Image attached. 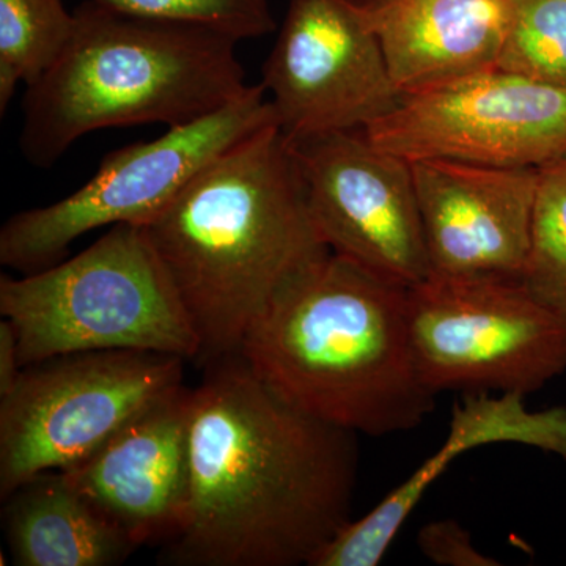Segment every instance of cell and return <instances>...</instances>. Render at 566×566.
I'll return each mask as SVG.
<instances>
[{"label":"cell","instance_id":"6","mask_svg":"<svg viewBox=\"0 0 566 566\" xmlns=\"http://www.w3.org/2000/svg\"><path fill=\"white\" fill-rule=\"evenodd\" d=\"M188 360L150 352L63 354L21 370L0 397V497L33 476L73 471L129 420L185 385Z\"/></svg>","mask_w":566,"mask_h":566},{"label":"cell","instance_id":"21","mask_svg":"<svg viewBox=\"0 0 566 566\" xmlns=\"http://www.w3.org/2000/svg\"><path fill=\"white\" fill-rule=\"evenodd\" d=\"M420 553L441 566H497L499 562L480 553L468 528L455 520L431 521L417 536Z\"/></svg>","mask_w":566,"mask_h":566},{"label":"cell","instance_id":"20","mask_svg":"<svg viewBox=\"0 0 566 566\" xmlns=\"http://www.w3.org/2000/svg\"><path fill=\"white\" fill-rule=\"evenodd\" d=\"M112 9L156 20L207 25L244 41L275 29L270 0H95Z\"/></svg>","mask_w":566,"mask_h":566},{"label":"cell","instance_id":"1","mask_svg":"<svg viewBox=\"0 0 566 566\" xmlns=\"http://www.w3.org/2000/svg\"><path fill=\"white\" fill-rule=\"evenodd\" d=\"M203 370L188 516L159 564L311 566L353 521L357 434L294 408L240 353Z\"/></svg>","mask_w":566,"mask_h":566},{"label":"cell","instance_id":"11","mask_svg":"<svg viewBox=\"0 0 566 566\" xmlns=\"http://www.w3.org/2000/svg\"><path fill=\"white\" fill-rule=\"evenodd\" d=\"M286 140L331 252L406 289L430 277L411 163L364 129Z\"/></svg>","mask_w":566,"mask_h":566},{"label":"cell","instance_id":"18","mask_svg":"<svg viewBox=\"0 0 566 566\" xmlns=\"http://www.w3.org/2000/svg\"><path fill=\"white\" fill-rule=\"evenodd\" d=\"M76 18L63 0H0V65L35 84L61 59Z\"/></svg>","mask_w":566,"mask_h":566},{"label":"cell","instance_id":"7","mask_svg":"<svg viewBox=\"0 0 566 566\" xmlns=\"http://www.w3.org/2000/svg\"><path fill=\"white\" fill-rule=\"evenodd\" d=\"M270 125H277V118L266 88L251 85L208 117L109 153L76 192L3 223L0 263L22 275L39 273L61 263L70 245L92 230L147 226L208 163Z\"/></svg>","mask_w":566,"mask_h":566},{"label":"cell","instance_id":"9","mask_svg":"<svg viewBox=\"0 0 566 566\" xmlns=\"http://www.w3.org/2000/svg\"><path fill=\"white\" fill-rule=\"evenodd\" d=\"M406 161L545 169L566 163V88L504 70L406 93L365 129Z\"/></svg>","mask_w":566,"mask_h":566},{"label":"cell","instance_id":"5","mask_svg":"<svg viewBox=\"0 0 566 566\" xmlns=\"http://www.w3.org/2000/svg\"><path fill=\"white\" fill-rule=\"evenodd\" d=\"M22 368L63 354L150 352L197 363L189 316L144 226L117 223L84 252L0 277Z\"/></svg>","mask_w":566,"mask_h":566},{"label":"cell","instance_id":"22","mask_svg":"<svg viewBox=\"0 0 566 566\" xmlns=\"http://www.w3.org/2000/svg\"><path fill=\"white\" fill-rule=\"evenodd\" d=\"M21 370L17 334L9 319L2 318L0 322V397L13 389Z\"/></svg>","mask_w":566,"mask_h":566},{"label":"cell","instance_id":"3","mask_svg":"<svg viewBox=\"0 0 566 566\" xmlns=\"http://www.w3.org/2000/svg\"><path fill=\"white\" fill-rule=\"evenodd\" d=\"M408 290L331 252L253 323L241 357L323 422L375 438L412 430L436 394L417 368Z\"/></svg>","mask_w":566,"mask_h":566},{"label":"cell","instance_id":"2","mask_svg":"<svg viewBox=\"0 0 566 566\" xmlns=\"http://www.w3.org/2000/svg\"><path fill=\"white\" fill-rule=\"evenodd\" d=\"M144 227L199 338L202 367L240 353L253 323L331 253L277 125L208 163Z\"/></svg>","mask_w":566,"mask_h":566},{"label":"cell","instance_id":"4","mask_svg":"<svg viewBox=\"0 0 566 566\" xmlns=\"http://www.w3.org/2000/svg\"><path fill=\"white\" fill-rule=\"evenodd\" d=\"M73 13L69 46L22 99L18 145L36 169H51L87 134L145 123L188 125L251 87L238 59L241 41L229 33L95 0Z\"/></svg>","mask_w":566,"mask_h":566},{"label":"cell","instance_id":"8","mask_svg":"<svg viewBox=\"0 0 566 566\" xmlns=\"http://www.w3.org/2000/svg\"><path fill=\"white\" fill-rule=\"evenodd\" d=\"M417 368L444 390L528 394L566 371V326L516 279L428 277L408 290Z\"/></svg>","mask_w":566,"mask_h":566},{"label":"cell","instance_id":"15","mask_svg":"<svg viewBox=\"0 0 566 566\" xmlns=\"http://www.w3.org/2000/svg\"><path fill=\"white\" fill-rule=\"evenodd\" d=\"M401 95L497 69L509 0H357Z\"/></svg>","mask_w":566,"mask_h":566},{"label":"cell","instance_id":"16","mask_svg":"<svg viewBox=\"0 0 566 566\" xmlns=\"http://www.w3.org/2000/svg\"><path fill=\"white\" fill-rule=\"evenodd\" d=\"M3 502V532L18 566H117L140 547L65 472L33 476Z\"/></svg>","mask_w":566,"mask_h":566},{"label":"cell","instance_id":"17","mask_svg":"<svg viewBox=\"0 0 566 566\" xmlns=\"http://www.w3.org/2000/svg\"><path fill=\"white\" fill-rule=\"evenodd\" d=\"M520 282L566 326V163L539 170L531 249Z\"/></svg>","mask_w":566,"mask_h":566},{"label":"cell","instance_id":"19","mask_svg":"<svg viewBox=\"0 0 566 566\" xmlns=\"http://www.w3.org/2000/svg\"><path fill=\"white\" fill-rule=\"evenodd\" d=\"M499 70L566 88V0H509Z\"/></svg>","mask_w":566,"mask_h":566},{"label":"cell","instance_id":"13","mask_svg":"<svg viewBox=\"0 0 566 566\" xmlns=\"http://www.w3.org/2000/svg\"><path fill=\"white\" fill-rule=\"evenodd\" d=\"M193 389L185 385L145 408L80 468L71 482L137 545L178 535L191 497Z\"/></svg>","mask_w":566,"mask_h":566},{"label":"cell","instance_id":"14","mask_svg":"<svg viewBox=\"0 0 566 566\" xmlns=\"http://www.w3.org/2000/svg\"><path fill=\"white\" fill-rule=\"evenodd\" d=\"M521 444L566 460V408L531 411L521 394H465L455 405L441 449L415 474L376 504L367 515L352 521L311 566H376L385 558L398 532L455 458L491 444Z\"/></svg>","mask_w":566,"mask_h":566},{"label":"cell","instance_id":"10","mask_svg":"<svg viewBox=\"0 0 566 566\" xmlns=\"http://www.w3.org/2000/svg\"><path fill=\"white\" fill-rule=\"evenodd\" d=\"M262 84L286 139L365 132L403 96L357 0H290Z\"/></svg>","mask_w":566,"mask_h":566},{"label":"cell","instance_id":"12","mask_svg":"<svg viewBox=\"0 0 566 566\" xmlns=\"http://www.w3.org/2000/svg\"><path fill=\"white\" fill-rule=\"evenodd\" d=\"M430 277L520 281L531 249L539 170L411 163Z\"/></svg>","mask_w":566,"mask_h":566}]
</instances>
